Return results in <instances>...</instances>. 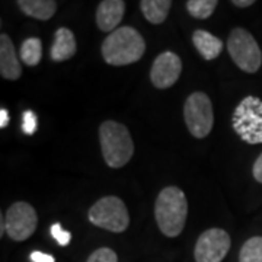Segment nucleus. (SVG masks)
<instances>
[{
    "label": "nucleus",
    "mask_w": 262,
    "mask_h": 262,
    "mask_svg": "<svg viewBox=\"0 0 262 262\" xmlns=\"http://www.w3.org/2000/svg\"><path fill=\"white\" fill-rule=\"evenodd\" d=\"M155 217L160 232L168 237H177L182 233L188 217V201L178 187L163 188L156 198Z\"/></svg>",
    "instance_id": "f257e3e1"
},
{
    "label": "nucleus",
    "mask_w": 262,
    "mask_h": 262,
    "mask_svg": "<svg viewBox=\"0 0 262 262\" xmlns=\"http://www.w3.org/2000/svg\"><path fill=\"white\" fill-rule=\"evenodd\" d=\"M146 51V42L137 29L121 27L102 42L103 60L111 66H127L139 61Z\"/></svg>",
    "instance_id": "f03ea898"
},
{
    "label": "nucleus",
    "mask_w": 262,
    "mask_h": 262,
    "mask_svg": "<svg viewBox=\"0 0 262 262\" xmlns=\"http://www.w3.org/2000/svg\"><path fill=\"white\" fill-rule=\"evenodd\" d=\"M99 141L103 159L110 168L125 166L134 155V143L130 131L121 122H102L99 127Z\"/></svg>",
    "instance_id": "7ed1b4c3"
},
{
    "label": "nucleus",
    "mask_w": 262,
    "mask_h": 262,
    "mask_svg": "<svg viewBox=\"0 0 262 262\" xmlns=\"http://www.w3.org/2000/svg\"><path fill=\"white\" fill-rule=\"evenodd\" d=\"M232 125L245 143H262V99L256 96L244 98L234 110Z\"/></svg>",
    "instance_id": "20e7f679"
},
{
    "label": "nucleus",
    "mask_w": 262,
    "mask_h": 262,
    "mask_svg": "<svg viewBox=\"0 0 262 262\" xmlns=\"http://www.w3.org/2000/svg\"><path fill=\"white\" fill-rule=\"evenodd\" d=\"M89 222L114 233L125 232L130 225V214L121 198L108 195L96 201L89 210Z\"/></svg>",
    "instance_id": "39448f33"
},
{
    "label": "nucleus",
    "mask_w": 262,
    "mask_h": 262,
    "mask_svg": "<svg viewBox=\"0 0 262 262\" xmlns=\"http://www.w3.org/2000/svg\"><path fill=\"white\" fill-rule=\"evenodd\" d=\"M227 51L241 70L256 73L262 64V51L251 32L244 28H234L227 39Z\"/></svg>",
    "instance_id": "423d86ee"
},
{
    "label": "nucleus",
    "mask_w": 262,
    "mask_h": 262,
    "mask_svg": "<svg viewBox=\"0 0 262 262\" xmlns=\"http://www.w3.org/2000/svg\"><path fill=\"white\" fill-rule=\"evenodd\" d=\"M184 118L188 131L195 139H204L210 134L214 122L211 99L204 92H194L184 105Z\"/></svg>",
    "instance_id": "0eeeda50"
},
{
    "label": "nucleus",
    "mask_w": 262,
    "mask_h": 262,
    "mask_svg": "<svg viewBox=\"0 0 262 262\" xmlns=\"http://www.w3.org/2000/svg\"><path fill=\"white\" fill-rule=\"evenodd\" d=\"M6 233L16 242L29 239L38 225V215L35 208L24 201H18L6 211Z\"/></svg>",
    "instance_id": "6e6552de"
},
{
    "label": "nucleus",
    "mask_w": 262,
    "mask_h": 262,
    "mask_svg": "<svg viewBox=\"0 0 262 262\" xmlns=\"http://www.w3.org/2000/svg\"><path fill=\"white\" fill-rule=\"evenodd\" d=\"M230 249V236L223 229H208L198 237L194 249L196 262H222Z\"/></svg>",
    "instance_id": "1a4fd4ad"
},
{
    "label": "nucleus",
    "mask_w": 262,
    "mask_h": 262,
    "mask_svg": "<svg viewBox=\"0 0 262 262\" xmlns=\"http://www.w3.org/2000/svg\"><path fill=\"white\" fill-rule=\"evenodd\" d=\"M182 72V63L175 53L165 51L156 57L150 70V80L158 89H168L178 82Z\"/></svg>",
    "instance_id": "9d476101"
},
{
    "label": "nucleus",
    "mask_w": 262,
    "mask_h": 262,
    "mask_svg": "<svg viewBox=\"0 0 262 262\" xmlns=\"http://www.w3.org/2000/svg\"><path fill=\"white\" fill-rule=\"evenodd\" d=\"M125 2L103 0L96 9V25L103 32H114L124 18Z\"/></svg>",
    "instance_id": "9b49d317"
},
{
    "label": "nucleus",
    "mask_w": 262,
    "mask_h": 262,
    "mask_svg": "<svg viewBox=\"0 0 262 262\" xmlns=\"http://www.w3.org/2000/svg\"><path fill=\"white\" fill-rule=\"evenodd\" d=\"M0 75L8 80H18L22 75V66L9 35H0Z\"/></svg>",
    "instance_id": "f8f14e48"
},
{
    "label": "nucleus",
    "mask_w": 262,
    "mask_h": 262,
    "mask_svg": "<svg viewBox=\"0 0 262 262\" xmlns=\"http://www.w3.org/2000/svg\"><path fill=\"white\" fill-rule=\"evenodd\" d=\"M77 44H76L75 34L69 28H58L54 35V42L51 46L50 57L54 61H66L76 54Z\"/></svg>",
    "instance_id": "ddd939ff"
},
{
    "label": "nucleus",
    "mask_w": 262,
    "mask_h": 262,
    "mask_svg": "<svg viewBox=\"0 0 262 262\" xmlns=\"http://www.w3.org/2000/svg\"><path fill=\"white\" fill-rule=\"evenodd\" d=\"M192 42L204 60H214L223 51V41L204 29H196L192 35Z\"/></svg>",
    "instance_id": "4468645a"
},
{
    "label": "nucleus",
    "mask_w": 262,
    "mask_h": 262,
    "mask_svg": "<svg viewBox=\"0 0 262 262\" xmlns=\"http://www.w3.org/2000/svg\"><path fill=\"white\" fill-rule=\"evenodd\" d=\"M18 6L19 9L31 18L48 20L56 13L57 2L54 0H19Z\"/></svg>",
    "instance_id": "2eb2a0df"
},
{
    "label": "nucleus",
    "mask_w": 262,
    "mask_h": 262,
    "mask_svg": "<svg viewBox=\"0 0 262 262\" xmlns=\"http://www.w3.org/2000/svg\"><path fill=\"white\" fill-rule=\"evenodd\" d=\"M170 6H172L170 0H141L140 2V9L144 18L155 25L165 22Z\"/></svg>",
    "instance_id": "dca6fc26"
},
{
    "label": "nucleus",
    "mask_w": 262,
    "mask_h": 262,
    "mask_svg": "<svg viewBox=\"0 0 262 262\" xmlns=\"http://www.w3.org/2000/svg\"><path fill=\"white\" fill-rule=\"evenodd\" d=\"M19 56L20 60L25 63L27 66H37L41 58H42V44H41V39L35 37L27 38L19 50Z\"/></svg>",
    "instance_id": "f3484780"
},
{
    "label": "nucleus",
    "mask_w": 262,
    "mask_h": 262,
    "mask_svg": "<svg viewBox=\"0 0 262 262\" xmlns=\"http://www.w3.org/2000/svg\"><path fill=\"white\" fill-rule=\"evenodd\" d=\"M239 262H262V236L248 239L241 249Z\"/></svg>",
    "instance_id": "a211bd4d"
},
{
    "label": "nucleus",
    "mask_w": 262,
    "mask_h": 262,
    "mask_svg": "<svg viewBox=\"0 0 262 262\" xmlns=\"http://www.w3.org/2000/svg\"><path fill=\"white\" fill-rule=\"evenodd\" d=\"M217 5V0H189L187 2V9L194 18L207 19L213 15Z\"/></svg>",
    "instance_id": "6ab92c4d"
},
{
    "label": "nucleus",
    "mask_w": 262,
    "mask_h": 262,
    "mask_svg": "<svg viewBox=\"0 0 262 262\" xmlns=\"http://www.w3.org/2000/svg\"><path fill=\"white\" fill-rule=\"evenodd\" d=\"M86 262H118V256L110 248H99L92 252Z\"/></svg>",
    "instance_id": "aec40b11"
},
{
    "label": "nucleus",
    "mask_w": 262,
    "mask_h": 262,
    "mask_svg": "<svg viewBox=\"0 0 262 262\" xmlns=\"http://www.w3.org/2000/svg\"><path fill=\"white\" fill-rule=\"evenodd\" d=\"M38 127V120L37 115L34 114V111H25L24 117H22V131L28 136H32Z\"/></svg>",
    "instance_id": "412c9836"
},
{
    "label": "nucleus",
    "mask_w": 262,
    "mask_h": 262,
    "mask_svg": "<svg viewBox=\"0 0 262 262\" xmlns=\"http://www.w3.org/2000/svg\"><path fill=\"white\" fill-rule=\"evenodd\" d=\"M51 234H53V237L56 239L57 244L60 245V246H67V245L70 244L72 233L64 230L60 223H54V225L51 226Z\"/></svg>",
    "instance_id": "4be33fe9"
},
{
    "label": "nucleus",
    "mask_w": 262,
    "mask_h": 262,
    "mask_svg": "<svg viewBox=\"0 0 262 262\" xmlns=\"http://www.w3.org/2000/svg\"><path fill=\"white\" fill-rule=\"evenodd\" d=\"M29 258L32 262H56L53 255H48V253L41 252V251H34Z\"/></svg>",
    "instance_id": "5701e85b"
},
{
    "label": "nucleus",
    "mask_w": 262,
    "mask_h": 262,
    "mask_svg": "<svg viewBox=\"0 0 262 262\" xmlns=\"http://www.w3.org/2000/svg\"><path fill=\"white\" fill-rule=\"evenodd\" d=\"M252 173L253 178L256 179L259 184H262V153L259 155V158L255 160V163H253Z\"/></svg>",
    "instance_id": "b1692460"
},
{
    "label": "nucleus",
    "mask_w": 262,
    "mask_h": 262,
    "mask_svg": "<svg viewBox=\"0 0 262 262\" xmlns=\"http://www.w3.org/2000/svg\"><path fill=\"white\" fill-rule=\"evenodd\" d=\"M8 124H9V113L8 110L2 108L0 110V128H6Z\"/></svg>",
    "instance_id": "393cba45"
},
{
    "label": "nucleus",
    "mask_w": 262,
    "mask_h": 262,
    "mask_svg": "<svg viewBox=\"0 0 262 262\" xmlns=\"http://www.w3.org/2000/svg\"><path fill=\"white\" fill-rule=\"evenodd\" d=\"M232 3L237 8H248V6H252L255 2L253 0H233Z\"/></svg>",
    "instance_id": "a878e982"
},
{
    "label": "nucleus",
    "mask_w": 262,
    "mask_h": 262,
    "mask_svg": "<svg viewBox=\"0 0 262 262\" xmlns=\"http://www.w3.org/2000/svg\"><path fill=\"white\" fill-rule=\"evenodd\" d=\"M0 220H2V223H0V236H3V234H5V230H6V222H5V220H6V217H5V215H2V217H0Z\"/></svg>",
    "instance_id": "bb28decb"
}]
</instances>
